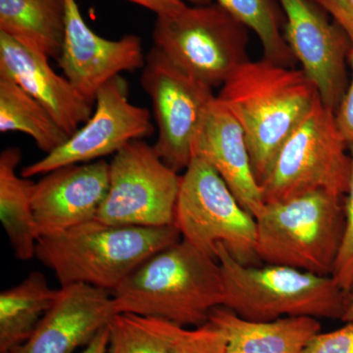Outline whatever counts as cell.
Here are the masks:
<instances>
[{
    "label": "cell",
    "instance_id": "cell-9",
    "mask_svg": "<svg viewBox=\"0 0 353 353\" xmlns=\"http://www.w3.org/2000/svg\"><path fill=\"white\" fill-rule=\"evenodd\" d=\"M181 175L136 139L114 154L110 183L97 220L111 226L175 225Z\"/></svg>",
    "mask_w": 353,
    "mask_h": 353
},
{
    "label": "cell",
    "instance_id": "cell-7",
    "mask_svg": "<svg viewBox=\"0 0 353 353\" xmlns=\"http://www.w3.org/2000/svg\"><path fill=\"white\" fill-rule=\"evenodd\" d=\"M347 148L336 112L320 99L281 148L261 183L265 203L318 190L345 196L352 175Z\"/></svg>",
    "mask_w": 353,
    "mask_h": 353
},
{
    "label": "cell",
    "instance_id": "cell-25",
    "mask_svg": "<svg viewBox=\"0 0 353 353\" xmlns=\"http://www.w3.org/2000/svg\"><path fill=\"white\" fill-rule=\"evenodd\" d=\"M352 157V175L345 204V230L343 241L334 264L332 278L345 292L353 284V145H350Z\"/></svg>",
    "mask_w": 353,
    "mask_h": 353
},
{
    "label": "cell",
    "instance_id": "cell-15",
    "mask_svg": "<svg viewBox=\"0 0 353 353\" xmlns=\"http://www.w3.org/2000/svg\"><path fill=\"white\" fill-rule=\"evenodd\" d=\"M109 290L85 284L61 287L31 338L10 353H74L116 314Z\"/></svg>",
    "mask_w": 353,
    "mask_h": 353
},
{
    "label": "cell",
    "instance_id": "cell-30",
    "mask_svg": "<svg viewBox=\"0 0 353 353\" xmlns=\"http://www.w3.org/2000/svg\"><path fill=\"white\" fill-rule=\"evenodd\" d=\"M157 14V16L167 15L181 10L188 2L194 6L211 3V0H127Z\"/></svg>",
    "mask_w": 353,
    "mask_h": 353
},
{
    "label": "cell",
    "instance_id": "cell-1",
    "mask_svg": "<svg viewBox=\"0 0 353 353\" xmlns=\"http://www.w3.org/2000/svg\"><path fill=\"white\" fill-rule=\"evenodd\" d=\"M218 101L245 132L254 175L261 185L281 148L319 101L303 70L269 60H248L221 88Z\"/></svg>",
    "mask_w": 353,
    "mask_h": 353
},
{
    "label": "cell",
    "instance_id": "cell-16",
    "mask_svg": "<svg viewBox=\"0 0 353 353\" xmlns=\"http://www.w3.org/2000/svg\"><path fill=\"white\" fill-rule=\"evenodd\" d=\"M50 58L0 32V77L20 85L43 104L70 137L92 115V104L66 77L51 68Z\"/></svg>",
    "mask_w": 353,
    "mask_h": 353
},
{
    "label": "cell",
    "instance_id": "cell-6",
    "mask_svg": "<svg viewBox=\"0 0 353 353\" xmlns=\"http://www.w3.org/2000/svg\"><path fill=\"white\" fill-rule=\"evenodd\" d=\"M152 41L172 63L212 88L250 60L248 28L217 3L157 16Z\"/></svg>",
    "mask_w": 353,
    "mask_h": 353
},
{
    "label": "cell",
    "instance_id": "cell-5",
    "mask_svg": "<svg viewBox=\"0 0 353 353\" xmlns=\"http://www.w3.org/2000/svg\"><path fill=\"white\" fill-rule=\"evenodd\" d=\"M255 220L262 263L332 275L345 230L343 196L318 190L265 203Z\"/></svg>",
    "mask_w": 353,
    "mask_h": 353
},
{
    "label": "cell",
    "instance_id": "cell-26",
    "mask_svg": "<svg viewBox=\"0 0 353 353\" xmlns=\"http://www.w3.org/2000/svg\"><path fill=\"white\" fill-rule=\"evenodd\" d=\"M171 353H228L227 341L219 330L208 322L194 329L183 328Z\"/></svg>",
    "mask_w": 353,
    "mask_h": 353
},
{
    "label": "cell",
    "instance_id": "cell-3",
    "mask_svg": "<svg viewBox=\"0 0 353 353\" xmlns=\"http://www.w3.org/2000/svg\"><path fill=\"white\" fill-rule=\"evenodd\" d=\"M180 241L175 225L111 226L94 219L41 236L36 257L61 287L85 284L113 292L143 262Z\"/></svg>",
    "mask_w": 353,
    "mask_h": 353
},
{
    "label": "cell",
    "instance_id": "cell-20",
    "mask_svg": "<svg viewBox=\"0 0 353 353\" xmlns=\"http://www.w3.org/2000/svg\"><path fill=\"white\" fill-rule=\"evenodd\" d=\"M22 159L18 148H7L0 154V221L17 259L36 257L38 229L32 206L34 182L18 175Z\"/></svg>",
    "mask_w": 353,
    "mask_h": 353
},
{
    "label": "cell",
    "instance_id": "cell-21",
    "mask_svg": "<svg viewBox=\"0 0 353 353\" xmlns=\"http://www.w3.org/2000/svg\"><path fill=\"white\" fill-rule=\"evenodd\" d=\"M43 273L34 271L0 294V353H10L30 338L58 296Z\"/></svg>",
    "mask_w": 353,
    "mask_h": 353
},
{
    "label": "cell",
    "instance_id": "cell-31",
    "mask_svg": "<svg viewBox=\"0 0 353 353\" xmlns=\"http://www.w3.org/2000/svg\"><path fill=\"white\" fill-rule=\"evenodd\" d=\"M109 333L108 326L101 329L94 339L85 345L82 353H106L108 352Z\"/></svg>",
    "mask_w": 353,
    "mask_h": 353
},
{
    "label": "cell",
    "instance_id": "cell-14",
    "mask_svg": "<svg viewBox=\"0 0 353 353\" xmlns=\"http://www.w3.org/2000/svg\"><path fill=\"white\" fill-rule=\"evenodd\" d=\"M44 175L34 183L32 196L39 238L97 219L109 189L110 163L67 165Z\"/></svg>",
    "mask_w": 353,
    "mask_h": 353
},
{
    "label": "cell",
    "instance_id": "cell-24",
    "mask_svg": "<svg viewBox=\"0 0 353 353\" xmlns=\"http://www.w3.org/2000/svg\"><path fill=\"white\" fill-rule=\"evenodd\" d=\"M216 3L259 37L264 58L292 67L296 57L281 34L276 7L272 0H216Z\"/></svg>",
    "mask_w": 353,
    "mask_h": 353
},
{
    "label": "cell",
    "instance_id": "cell-10",
    "mask_svg": "<svg viewBox=\"0 0 353 353\" xmlns=\"http://www.w3.org/2000/svg\"><path fill=\"white\" fill-rule=\"evenodd\" d=\"M141 83L152 99L158 129L153 150L176 173L185 171L202 121L215 99L213 88L172 63L154 46L145 55Z\"/></svg>",
    "mask_w": 353,
    "mask_h": 353
},
{
    "label": "cell",
    "instance_id": "cell-28",
    "mask_svg": "<svg viewBox=\"0 0 353 353\" xmlns=\"http://www.w3.org/2000/svg\"><path fill=\"white\" fill-rule=\"evenodd\" d=\"M350 43L352 46L348 54V64L352 69V82L336 111L339 129L348 145H353V41H350Z\"/></svg>",
    "mask_w": 353,
    "mask_h": 353
},
{
    "label": "cell",
    "instance_id": "cell-23",
    "mask_svg": "<svg viewBox=\"0 0 353 353\" xmlns=\"http://www.w3.org/2000/svg\"><path fill=\"white\" fill-rule=\"evenodd\" d=\"M108 328L106 353H171L183 327L161 318L118 312Z\"/></svg>",
    "mask_w": 353,
    "mask_h": 353
},
{
    "label": "cell",
    "instance_id": "cell-19",
    "mask_svg": "<svg viewBox=\"0 0 353 353\" xmlns=\"http://www.w3.org/2000/svg\"><path fill=\"white\" fill-rule=\"evenodd\" d=\"M66 0H0V32L48 58L63 46Z\"/></svg>",
    "mask_w": 353,
    "mask_h": 353
},
{
    "label": "cell",
    "instance_id": "cell-13",
    "mask_svg": "<svg viewBox=\"0 0 353 353\" xmlns=\"http://www.w3.org/2000/svg\"><path fill=\"white\" fill-rule=\"evenodd\" d=\"M58 66L92 105L99 88L123 72L143 69L141 39L127 34L116 41L95 34L83 20L76 0H66V24Z\"/></svg>",
    "mask_w": 353,
    "mask_h": 353
},
{
    "label": "cell",
    "instance_id": "cell-27",
    "mask_svg": "<svg viewBox=\"0 0 353 353\" xmlns=\"http://www.w3.org/2000/svg\"><path fill=\"white\" fill-rule=\"evenodd\" d=\"M303 353H353V322L311 339Z\"/></svg>",
    "mask_w": 353,
    "mask_h": 353
},
{
    "label": "cell",
    "instance_id": "cell-2",
    "mask_svg": "<svg viewBox=\"0 0 353 353\" xmlns=\"http://www.w3.org/2000/svg\"><path fill=\"white\" fill-rule=\"evenodd\" d=\"M117 312L199 327L224 303L219 262L185 240L143 262L112 292Z\"/></svg>",
    "mask_w": 353,
    "mask_h": 353
},
{
    "label": "cell",
    "instance_id": "cell-4",
    "mask_svg": "<svg viewBox=\"0 0 353 353\" xmlns=\"http://www.w3.org/2000/svg\"><path fill=\"white\" fill-rule=\"evenodd\" d=\"M224 282V303L250 321L282 317L341 319L347 292L332 276H321L281 265L241 264L223 243L217 245Z\"/></svg>",
    "mask_w": 353,
    "mask_h": 353
},
{
    "label": "cell",
    "instance_id": "cell-11",
    "mask_svg": "<svg viewBox=\"0 0 353 353\" xmlns=\"http://www.w3.org/2000/svg\"><path fill=\"white\" fill-rule=\"evenodd\" d=\"M95 104L92 115L81 129L57 150L24 167L21 175L31 178L67 165L97 161L154 132L150 111L129 101V87L121 75L99 88Z\"/></svg>",
    "mask_w": 353,
    "mask_h": 353
},
{
    "label": "cell",
    "instance_id": "cell-8",
    "mask_svg": "<svg viewBox=\"0 0 353 353\" xmlns=\"http://www.w3.org/2000/svg\"><path fill=\"white\" fill-rule=\"evenodd\" d=\"M175 226L183 240L215 257L223 243L241 264L261 263L256 252V220L205 160L192 158L181 176Z\"/></svg>",
    "mask_w": 353,
    "mask_h": 353
},
{
    "label": "cell",
    "instance_id": "cell-22",
    "mask_svg": "<svg viewBox=\"0 0 353 353\" xmlns=\"http://www.w3.org/2000/svg\"><path fill=\"white\" fill-rule=\"evenodd\" d=\"M0 132L28 134L46 154L70 138L43 104L4 77H0Z\"/></svg>",
    "mask_w": 353,
    "mask_h": 353
},
{
    "label": "cell",
    "instance_id": "cell-29",
    "mask_svg": "<svg viewBox=\"0 0 353 353\" xmlns=\"http://www.w3.org/2000/svg\"><path fill=\"white\" fill-rule=\"evenodd\" d=\"M353 41V0H314Z\"/></svg>",
    "mask_w": 353,
    "mask_h": 353
},
{
    "label": "cell",
    "instance_id": "cell-17",
    "mask_svg": "<svg viewBox=\"0 0 353 353\" xmlns=\"http://www.w3.org/2000/svg\"><path fill=\"white\" fill-rule=\"evenodd\" d=\"M208 161L248 212L257 217L265 208L261 185L253 172L245 132L217 97L211 102L192 146V158Z\"/></svg>",
    "mask_w": 353,
    "mask_h": 353
},
{
    "label": "cell",
    "instance_id": "cell-12",
    "mask_svg": "<svg viewBox=\"0 0 353 353\" xmlns=\"http://www.w3.org/2000/svg\"><path fill=\"white\" fill-rule=\"evenodd\" d=\"M287 16L285 41L314 83L320 99L336 112L347 92L350 39L308 0H279Z\"/></svg>",
    "mask_w": 353,
    "mask_h": 353
},
{
    "label": "cell",
    "instance_id": "cell-32",
    "mask_svg": "<svg viewBox=\"0 0 353 353\" xmlns=\"http://www.w3.org/2000/svg\"><path fill=\"white\" fill-rule=\"evenodd\" d=\"M341 320L345 323L353 322V284L347 292L345 312H343Z\"/></svg>",
    "mask_w": 353,
    "mask_h": 353
},
{
    "label": "cell",
    "instance_id": "cell-18",
    "mask_svg": "<svg viewBox=\"0 0 353 353\" xmlns=\"http://www.w3.org/2000/svg\"><path fill=\"white\" fill-rule=\"evenodd\" d=\"M208 322L226 339L228 353H303L321 332L318 319L308 316L250 321L225 306L212 309Z\"/></svg>",
    "mask_w": 353,
    "mask_h": 353
}]
</instances>
